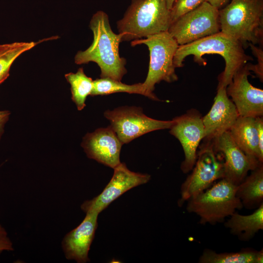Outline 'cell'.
Instances as JSON below:
<instances>
[{
    "instance_id": "obj_1",
    "label": "cell",
    "mask_w": 263,
    "mask_h": 263,
    "mask_svg": "<svg viewBox=\"0 0 263 263\" xmlns=\"http://www.w3.org/2000/svg\"><path fill=\"white\" fill-rule=\"evenodd\" d=\"M89 26L94 35L93 42L86 50L76 53L75 63L79 65L95 62L100 69V77L121 81L127 73L126 59L120 56L119 52L122 35L113 32L109 16L103 11L93 15Z\"/></svg>"
},
{
    "instance_id": "obj_2",
    "label": "cell",
    "mask_w": 263,
    "mask_h": 263,
    "mask_svg": "<svg viewBox=\"0 0 263 263\" xmlns=\"http://www.w3.org/2000/svg\"><path fill=\"white\" fill-rule=\"evenodd\" d=\"M217 54L225 61L224 71L218 77V84L225 87L231 82L235 74L252 57L246 55L242 44L221 31L192 42L179 45L173 58L175 68L184 66L186 57L193 56V60L200 65L205 66V55Z\"/></svg>"
},
{
    "instance_id": "obj_3",
    "label": "cell",
    "mask_w": 263,
    "mask_h": 263,
    "mask_svg": "<svg viewBox=\"0 0 263 263\" xmlns=\"http://www.w3.org/2000/svg\"><path fill=\"white\" fill-rule=\"evenodd\" d=\"M221 31L240 42L263 44V0H232L219 10Z\"/></svg>"
},
{
    "instance_id": "obj_4",
    "label": "cell",
    "mask_w": 263,
    "mask_h": 263,
    "mask_svg": "<svg viewBox=\"0 0 263 263\" xmlns=\"http://www.w3.org/2000/svg\"><path fill=\"white\" fill-rule=\"evenodd\" d=\"M171 23L170 11L166 0H132L116 24L123 41L168 31Z\"/></svg>"
},
{
    "instance_id": "obj_5",
    "label": "cell",
    "mask_w": 263,
    "mask_h": 263,
    "mask_svg": "<svg viewBox=\"0 0 263 263\" xmlns=\"http://www.w3.org/2000/svg\"><path fill=\"white\" fill-rule=\"evenodd\" d=\"M237 186L225 178L221 179L187 202V211L200 218L199 224L214 225L223 223L243 206L236 195Z\"/></svg>"
},
{
    "instance_id": "obj_6",
    "label": "cell",
    "mask_w": 263,
    "mask_h": 263,
    "mask_svg": "<svg viewBox=\"0 0 263 263\" xmlns=\"http://www.w3.org/2000/svg\"><path fill=\"white\" fill-rule=\"evenodd\" d=\"M142 44L148 46L150 52L148 73L143 83L146 96L153 100H159L153 93L155 85L162 81L171 83L178 79L173 58L179 45L168 31L131 42L132 46Z\"/></svg>"
},
{
    "instance_id": "obj_7",
    "label": "cell",
    "mask_w": 263,
    "mask_h": 263,
    "mask_svg": "<svg viewBox=\"0 0 263 263\" xmlns=\"http://www.w3.org/2000/svg\"><path fill=\"white\" fill-rule=\"evenodd\" d=\"M191 173L181 187V207L190 198L209 188L217 180L225 177L224 161L215 150L212 140L205 141L197 153V158Z\"/></svg>"
},
{
    "instance_id": "obj_8",
    "label": "cell",
    "mask_w": 263,
    "mask_h": 263,
    "mask_svg": "<svg viewBox=\"0 0 263 263\" xmlns=\"http://www.w3.org/2000/svg\"><path fill=\"white\" fill-rule=\"evenodd\" d=\"M220 31L219 9L207 1L172 21L168 31L179 45Z\"/></svg>"
},
{
    "instance_id": "obj_9",
    "label": "cell",
    "mask_w": 263,
    "mask_h": 263,
    "mask_svg": "<svg viewBox=\"0 0 263 263\" xmlns=\"http://www.w3.org/2000/svg\"><path fill=\"white\" fill-rule=\"evenodd\" d=\"M104 116L123 144H127L147 133L169 129L173 121L159 120L145 115L141 108L122 106L113 110H107Z\"/></svg>"
},
{
    "instance_id": "obj_10",
    "label": "cell",
    "mask_w": 263,
    "mask_h": 263,
    "mask_svg": "<svg viewBox=\"0 0 263 263\" xmlns=\"http://www.w3.org/2000/svg\"><path fill=\"white\" fill-rule=\"evenodd\" d=\"M169 128L170 133L180 142L185 154L181 165L184 173L191 171L196 161L198 148L205 136L202 116L195 109L188 110L186 113L174 118Z\"/></svg>"
},
{
    "instance_id": "obj_11",
    "label": "cell",
    "mask_w": 263,
    "mask_h": 263,
    "mask_svg": "<svg viewBox=\"0 0 263 263\" xmlns=\"http://www.w3.org/2000/svg\"><path fill=\"white\" fill-rule=\"evenodd\" d=\"M113 174L102 192L91 200L84 201L80 208L86 213L95 212L99 214L114 200L128 190L148 183L150 175L135 172L120 163L114 169Z\"/></svg>"
},
{
    "instance_id": "obj_12",
    "label": "cell",
    "mask_w": 263,
    "mask_h": 263,
    "mask_svg": "<svg viewBox=\"0 0 263 263\" xmlns=\"http://www.w3.org/2000/svg\"><path fill=\"white\" fill-rule=\"evenodd\" d=\"M215 150L222 156L225 169L224 178L238 185L260 163L247 156L238 146L229 131L212 140Z\"/></svg>"
},
{
    "instance_id": "obj_13",
    "label": "cell",
    "mask_w": 263,
    "mask_h": 263,
    "mask_svg": "<svg viewBox=\"0 0 263 263\" xmlns=\"http://www.w3.org/2000/svg\"><path fill=\"white\" fill-rule=\"evenodd\" d=\"M250 71L247 63L234 75L226 91L230 96L240 116L262 117L263 115V90L253 86L248 81Z\"/></svg>"
},
{
    "instance_id": "obj_14",
    "label": "cell",
    "mask_w": 263,
    "mask_h": 263,
    "mask_svg": "<svg viewBox=\"0 0 263 263\" xmlns=\"http://www.w3.org/2000/svg\"><path fill=\"white\" fill-rule=\"evenodd\" d=\"M123 144L109 126L87 133L81 146L89 158L114 169L121 163L120 154Z\"/></svg>"
},
{
    "instance_id": "obj_15",
    "label": "cell",
    "mask_w": 263,
    "mask_h": 263,
    "mask_svg": "<svg viewBox=\"0 0 263 263\" xmlns=\"http://www.w3.org/2000/svg\"><path fill=\"white\" fill-rule=\"evenodd\" d=\"M239 116L235 105L226 93V87L218 84L213 105L208 113L202 117L204 140H212L229 131Z\"/></svg>"
},
{
    "instance_id": "obj_16",
    "label": "cell",
    "mask_w": 263,
    "mask_h": 263,
    "mask_svg": "<svg viewBox=\"0 0 263 263\" xmlns=\"http://www.w3.org/2000/svg\"><path fill=\"white\" fill-rule=\"evenodd\" d=\"M98 214L95 212L86 213L82 222L65 235L61 247L66 259L78 263L90 262L89 251L97 227Z\"/></svg>"
},
{
    "instance_id": "obj_17",
    "label": "cell",
    "mask_w": 263,
    "mask_h": 263,
    "mask_svg": "<svg viewBox=\"0 0 263 263\" xmlns=\"http://www.w3.org/2000/svg\"><path fill=\"white\" fill-rule=\"evenodd\" d=\"M229 131L236 144L247 156L263 163L256 117L239 116Z\"/></svg>"
},
{
    "instance_id": "obj_18",
    "label": "cell",
    "mask_w": 263,
    "mask_h": 263,
    "mask_svg": "<svg viewBox=\"0 0 263 263\" xmlns=\"http://www.w3.org/2000/svg\"><path fill=\"white\" fill-rule=\"evenodd\" d=\"M224 224L230 232L242 241H248L263 229V203L251 214L244 215L236 211Z\"/></svg>"
},
{
    "instance_id": "obj_19",
    "label": "cell",
    "mask_w": 263,
    "mask_h": 263,
    "mask_svg": "<svg viewBox=\"0 0 263 263\" xmlns=\"http://www.w3.org/2000/svg\"><path fill=\"white\" fill-rule=\"evenodd\" d=\"M236 195L243 206L247 209L257 208L263 203V165L251 170L237 186Z\"/></svg>"
},
{
    "instance_id": "obj_20",
    "label": "cell",
    "mask_w": 263,
    "mask_h": 263,
    "mask_svg": "<svg viewBox=\"0 0 263 263\" xmlns=\"http://www.w3.org/2000/svg\"><path fill=\"white\" fill-rule=\"evenodd\" d=\"M199 263H263V250L244 248L239 252L217 253L209 249L204 250Z\"/></svg>"
},
{
    "instance_id": "obj_21",
    "label": "cell",
    "mask_w": 263,
    "mask_h": 263,
    "mask_svg": "<svg viewBox=\"0 0 263 263\" xmlns=\"http://www.w3.org/2000/svg\"><path fill=\"white\" fill-rule=\"evenodd\" d=\"M65 77L71 85L72 99L77 110L81 111L85 107L86 98L92 91L94 80L86 75L83 68H79L75 73L66 74Z\"/></svg>"
},
{
    "instance_id": "obj_22",
    "label": "cell",
    "mask_w": 263,
    "mask_h": 263,
    "mask_svg": "<svg viewBox=\"0 0 263 263\" xmlns=\"http://www.w3.org/2000/svg\"><path fill=\"white\" fill-rule=\"evenodd\" d=\"M36 44L34 41L0 44V84L9 76L11 67L15 60Z\"/></svg>"
},
{
    "instance_id": "obj_23",
    "label": "cell",
    "mask_w": 263,
    "mask_h": 263,
    "mask_svg": "<svg viewBox=\"0 0 263 263\" xmlns=\"http://www.w3.org/2000/svg\"><path fill=\"white\" fill-rule=\"evenodd\" d=\"M117 93L135 94L146 96L143 83L128 85L121 81L108 77H100L94 80L93 88L90 95H103Z\"/></svg>"
},
{
    "instance_id": "obj_24",
    "label": "cell",
    "mask_w": 263,
    "mask_h": 263,
    "mask_svg": "<svg viewBox=\"0 0 263 263\" xmlns=\"http://www.w3.org/2000/svg\"><path fill=\"white\" fill-rule=\"evenodd\" d=\"M205 1L207 0H174L170 9L171 22L180 16L196 9Z\"/></svg>"
},
{
    "instance_id": "obj_25",
    "label": "cell",
    "mask_w": 263,
    "mask_h": 263,
    "mask_svg": "<svg viewBox=\"0 0 263 263\" xmlns=\"http://www.w3.org/2000/svg\"><path fill=\"white\" fill-rule=\"evenodd\" d=\"M252 53L257 58L258 63L252 65L251 63L247 64V68L250 71H253L260 80L263 82V48L256 46L252 43H249Z\"/></svg>"
},
{
    "instance_id": "obj_26",
    "label": "cell",
    "mask_w": 263,
    "mask_h": 263,
    "mask_svg": "<svg viewBox=\"0 0 263 263\" xmlns=\"http://www.w3.org/2000/svg\"><path fill=\"white\" fill-rule=\"evenodd\" d=\"M14 250L12 241L5 229L0 224V254L4 251H12Z\"/></svg>"
},
{
    "instance_id": "obj_27",
    "label": "cell",
    "mask_w": 263,
    "mask_h": 263,
    "mask_svg": "<svg viewBox=\"0 0 263 263\" xmlns=\"http://www.w3.org/2000/svg\"><path fill=\"white\" fill-rule=\"evenodd\" d=\"M256 125L259 142V149L263 154V116L256 117Z\"/></svg>"
},
{
    "instance_id": "obj_28",
    "label": "cell",
    "mask_w": 263,
    "mask_h": 263,
    "mask_svg": "<svg viewBox=\"0 0 263 263\" xmlns=\"http://www.w3.org/2000/svg\"><path fill=\"white\" fill-rule=\"evenodd\" d=\"M10 114L8 111H0V140L3 132L4 125L8 120Z\"/></svg>"
},
{
    "instance_id": "obj_29",
    "label": "cell",
    "mask_w": 263,
    "mask_h": 263,
    "mask_svg": "<svg viewBox=\"0 0 263 263\" xmlns=\"http://www.w3.org/2000/svg\"><path fill=\"white\" fill-rule=\"evenodd\" d=\"M229 0H207V1L219 10L227 4Z\"/></svg>"
},
{
    "instance_id": "obj_30",
    "label": "cell",
    "mask_w": 263,
    "mask_h": 263,
    "mask_svg": "<svg viewBox=\"0 0 263 263\" xmlns=\"http://www.w3.org/2000/svg\"><path fill=\"white\" fill-rule=\"evenodd\" d=\"M174 0H166L167 7L169 9H170Z\"/></svg>"
}]
</instances>
